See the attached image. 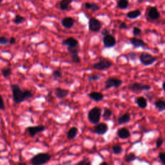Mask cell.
<instances>
[{
    "instance_id": "1",
    "label": "cell",
    "mask_w": 165,
    "mask_h": 165,
    "mask_svg": "<svg viewBox=\"0 0 165 165\" xmlns=\"http://www.w3.org/2000/svg\"><path fill=\"white\" fill-rule=\"evenodd\" d=\"M11 90L13 93V101L16 104H20L25 100L31 99L34 96L32 92L29 90H22L17 84H12Z\"/></svg>"
},
{
    "instance_id": "2",
    "label": "cell",
    "mask_w": 165,
    "mask_h": 165,
    "mask_svg": "<svg viewBox=\"0 0 165 165\" xmlns=\"http://www.w3.org/2000/svg\"><path fill=\"white\" fill-rule=\"evenodd\" d=\"M51 156L48 153H39L34 156L30 163L32 165H43L51 160Z\"/></svg>"
},
{
    "instance_id": "3",
    "label": "cell",
    "mask_w": 165,
    "mask_h": 165,
    "mask_svg": "<svg viewBox=\"0 0 165 165\" xmlns=\"http://www.w3.org/2000/svg\"><path fill=\"white\" fill-rule=\"evenodd\" d=\"M101 117V109L99 107H94L88 113V119L93 125L99 123Z\"/></svg>"
},
{
    "instance_id": "4",
    "label": "cell",
    "mask_w": 165,
    "mask_h": 165,
    "mask_svg": "<svg viewBox=\"0 0 165 165\" xmlns=\"http://www.w3.org/2000/svg\"><path fill=\"white\" fill-rule=\"evenodd\" d=\"M139 59L141 63L145 66H148L156 63L158 60V58L152 56L148 52H142L139 56Z\"/></svg>"
},
{
    "instance_id": "5",
    "label": "cell",
    "mask_w": 165,
    "mask_h": 165,
    "mask_svg": "<svg viewBox=\"0 0 165 165\" xmlns=\"http://www.w3.org/2000/svg\"><path fill=\"white\" fill-rule=\"evenodd\" d=\"M113 66V63L111 62L106 58L99 59L98 62L93 64V69L97 70L99 71H106L111 69Z\"/></svg>"
},
{
    "instance_id": "6",
    "label": "cell",
    "mask_w": 165,
    "mask_h": 165,
    "mask_svg": "<svg viewBox=\"0 0 165 165\" xmlns=\"http://www.w3.org/2000/svg\"><path fill=\"white\" fill-rule=\"evenodd\" d=\"M152 88L150 84H143L141 83H133L128 86V89L134 92H139L143 91H149Z\"/></svg>"
},
{
    "instance_id": "7",
    "label": "cell",
    "mask_w": 165,
    "mask_h": 165,
    "mask_svg": "<svg viewBox=\"0 0 165 165\" xmlns=\"http://www.w3.org/2000/svg\"><path fill=\"white\" fill-rule=\"evenodd\" d=\"M103 27V23L101 21L94 17L90 18L88 21V28L91 32H99Z\"/></svg>"
},
{
    "instance_id": "8",
    "label": "cell",
    "mask_w": 165,
    "mask_h": 165,
    "mask_svg": "<svg viewBox=\"0 0 165 165\" xmlns=\"http://www.w3.org/2000/svg\"><path fill=\"white\" fill-rule=\"evenodd\" d=\"M123 81L120 79L116 78V77H109L108 78L105 82V88L110 89L112 88H118L120 87L122 84H123Z\"/></svg>"
},
{
    "instance_id": "9",
    "label": "cell",
    "mask_w": 165,
    "mask_h": 165,
    "mask_svg": "<svg viewBox=\"0 0 165 165\" xmlns=\"http://www.w3.org/2000/svg\"><path fill=\"white\" fill-rule=\"evenodd\" d=\"M146 15L150 20L155 21L160 18L161 14L157 8L155 6H150L146 9Z\"/></svg>"
},
{
    "instance_id": "10",
    "label": "cell",
    "mask_w": 165,
    "mask_h": 165,
    "mask_svg": "<svg viewBox=\"0 0 165 165\" xmlns=\"http://www.w3.org/2000/svg\"><path fill=\"white\" fill-rule=\"evenodd\" d=\"M102 41L104 47L107 48H112L115 47L116 43H117V41H116L115 37L111 34L104 36Z\"/></svg>"
},
{
    "instance_id": "11",
    "label": "cell",
    "mask_w": 165,
    "mask_h": 165,
    "mask_svg": "<svg viewBox=\"0 0 165 165\" xmlns=\"http://www.w3.org/2000/svg\"><path fill=\"white\" fill-rule=\"evenodd\" d=\"M29 136L32 137H34L37 135L38 133L44 132L46 130V127L44 125H38L34 126H29L27 128Z\"/></svg>"
},
{
    "instance_id": "12",
    "label": "cell",
    "mask_w": 165,
    "mask_h": 165,
    "mask_svg": "<svg viewBox=\"0 0 165 165\" xmlns=\"http://www.w3.org/2000/svg\"><path fill=\"white\" fill-rule=\"evenodd\" d=\"M108 130V125L105 123H99L96 125L93 129V132L97 135L102 136L105 134Z\"/></svg>"
},
{
    "instance_id": "13",
    "label": "cell",
    "mask_w": 165,
    "mask_h": 165,
    "mask_svg": "<svg viewBox=\"0 0 165 165\" xmlns=\"http://www.w3.org/2000/svg\"><path fill=\"white\" fill-rule=\"evenodd\" d=\"M69 94V90L67 89H64L60 87H57L54 88V95L57 98L62 99H64L68 96Z\"/></svg>"
},
{
    "instance_id": "14",
    "label": "cell",
    "mask_w": 165,
    "mask_h": 165,
    "mask_svg": "<svg viewBox=\"0 0 165 165\" xmlns=\"http://www.w3.org/2000/svg\"><path fill=\"white\" fill-rule=\"evenodd\" d=\"M61 23H62V26L64 28L66 29H70L74 26L75 23V20L74 18H72V17L67 16L63 18L62 21H61Z\"/></svg>"
},
{
    "instance_id": "15",
    "label": "cell",
    "mask_w": 165,
    "mask_h": 165,
    "mask_svg": "<svg viewBox=\"0 0 165 165\" xmlns=\"http://www.w3.org/2000/svg\"><path fill=\"white\" fill-rule=\"evenodd\" d=\"M62 45L67 47H79V41L73 37H68L62 41Z\"/></svg>"
},
{
    "instance_id": "16",
    "label": "cell",
    "mask_w": 165,
    "mask_h": 165,
    "mask_svg": "<svg viewBox=\"0 0 165 165\" xmlns=\"http://www.w3.org/2000/svg\"><path fill=\"white\" fill-rule=\"evenodd\" d=\"M130 43L134 48H140V47H145L147 46V44L141 39H139L136 37H133L130 39Z\"/></svg>"
},
{
    "instance_id": "17",
    "label": "cell",
    "mask_w": 165,
    "mask_h": 165,
    "mask_svg": "<svg viewBox=\"0 0 165 165\" xmlns=\"http://www.w3.org/2000/svg\"><path fill=\"white\" fill-rule=\"evenodd\" d=\"M88 96L90 99L95 102H100L105 97V96L99 92H92L88 94Z\"/></svg>"
},
{
    "instance_id": "18",
    "label": "cell",
    "mask_w": 165,
    "mask_h": 165,
    "mask_svg": "<svg viewBox=\"0 0 165 165\" xmlns=\"http://www.w3.org/2000/svg\"><path fill=\"white\" fill-rule=\"evenodd\" d=\"M117 136L121 139H126L130 137L131 133L129 130L127 129L126 128L123 127L118 130Z\"/></svg>"
},
{
    "instance_id": "19",
    "label": "cell",
    "mask_w": 165,
    "mask_h": 165,
    "mask_svg": "<svg viewBox=\"0 0 165 165\" xmlns=\"http://www.w3.org/2000/svg\"><path fill=\"white\" fill-rule=\"evenodd\" d=\"M131 119V115L129 113H125L118 118V122L119 125H123L129 123Z\"/></svg>"
},
{
    "instance_id": "20",
    "label": "cell",
    "mask_w": 165,
    "mask_h": 165,
    "mask_svg": "<svg viewBox=\"0 0 165 165\" xmlns=\"http://www.w3.org/2000/svg\"><path fill=\"white\" fill-rule=\"evenodd\" d=\"M135 103L136 105L141 108L144 109L148 106V102L145 97L143 96L137 97L135 100Z\"/></svg>"
},
{
    "instance_id": "21",
    "label": "cell",
    "mask_w": 165,
    "mask_h": 165,
    "mask_svg": "<svg viewBox=\"0 0 165 165\" xmlns=\"http://www.w3.org/2000/svg\"><path fill=\"white\" fill-rule=\"evenodd\" d=\"M77 133H78V128L76 126H72L70 128L68 132H67L66 134L67 139L69 140L74 139L77 137Z\"/></svg>"
},
{
    "instance_id": "22",
    "label": "cell",
    "mask_w": 165,
    "mask_h": 165,
    "mask_svg": "<svg viewBox=\"0 0 165 165\" xmlns=\"http://www.w3.org/2000/svg\"><path fill=\"white\" fill-rule=\"evenodd\" d=\"M141 16V12L140 10H134L129 11L126 13V17L129 19L134 20Z\"/></svg>"
},
{
    "instance_id": "23",
    "label": "cell",
    "mask_w": 165,
    "mask_h": 165,
    "mask_svg": "<svg viewBox=\"0 0 165 165\" xmlns=\"http://www.w3.org/2000/svg\"><path fill=\"white\" fill-rule=\"evenodd\" d=\"M84 8L88 10H90L92 12H96L98 11L100 9V7L96 3H90V2H86L84 3Z\"/></svg>"
},
{
    "instance_id": "24",
    "label": "cell",
    "mask_w": 165,
    "mask_h": 165,
    "mask_svg": "<svg viewBox=\"0 0 165 165\" xmlns=\"http://www.w3.org/2000/svg\"><path fill=\"white\" fill-rule=\"evenodd\" d=\"M74 2V0H62L59 3V9L63 11L69 10L70 5Z\"/></svg>"
},
{
    "instance_id": "25",
    "label": "cell",
    "mask_w": 165,
    "mask_h": 165,
    "mask_svg": "<svg viewBox=\"0 0 165 165\" xmlns=\"http://www.w3.org/2000/svg\"><path fill=\"white\" fill-rule=\"evenodd\" d=\"M154 106L159 112H163L165 110V102L161 99H159L155 101Z\"/></svg>"
},
{
    "instance_id": "26",
    "label": "cell",
    "mask_w": 165,
    "mask_h": 165,
    "mask_svg": "<svg viewBox=\"0 0 165 165\" xmlns=\"http://www.w3.org/2000/svg\"><path fill=\"white\" fill-rule=\"evenodd\" d=\"M129 5L130 3L128 0H118L117 2V8L121 10L126 9Z\"/></svg>"
},
{
    "instance_id": "27",
    "label": "cell",
    "mask_w": 165,
    "mask_h": 165,
    "mask_svg": "<svg viewBox=\"0 0 165 165\" xmlns=\"http://www.w3.org/2000/svg\"><path fill=\"white\" fill-rule=\"evenodd\" d=\"M112 114H113L112 111H111V109L106 108L104 109L102 117H103V119L105 121H108V120H110V119H111V118L112 117Z\"/></svg>"
},
{
    "instance_id": "28",
    "label": "cell",
    "mask_w": 165,
    "mask_h": 165,
    "mask_svg": "<svg viewBox=\"0 0 165 165\" xmlns=\"http://www.w3.org/2000/svg\"><path fill=\"white\" fill-rule=\"evenodd\" d=\"M12 73H13V70L10 67H5L2 70V74L3 77L6 79H8L12 75Z\"/></svg>"
},
{
    "instance_id": "29",
    "label": "cell",
    "mask_w": 165,
    "mask_h": 165,
    "mask_svg": "<svg viewBox=\"0 0 165 165\" xmlns=\"http://www.w3.org/2000/svg\"><path fill=\"white\" fill-rule=\"evenodd\" d=\"M112 152L115 155H119L122 152H123V147L119 144H116L112 146Z\"/></svg>"
},
{
    "instance_id": "30",
    "label": "cell",
    "mask_w": 165,
    "mask_h": 165,
    "mask_svg": "<svg viewBox=\"0 0 165 165\" xmlns=\"http://www.w3.org/2000/svg\"><path fill=\"white\" fill-rule=\"evenodd\" d=\"M137 159L136 155L133 152L129 153L125 157V161L126 163H131L135 161Z\"/></svg>"
},
{
    "instance_id": "31",
    "label": "cell",
    "mask_w": 165,
    "mask_h": 165,
    "mask_svg": "<svg viewBox=\"0 0 165 165\" xmlns=\"http://www.w3.org/2000/svg\"><path fill=\"white\" fill-rule=\"evenodd\" d=\"M25 21V17L21 15L17 14L13 19V23L16 25H20Z\"/></svg>"
},
{
    "instance_id": "32",
    "label": "cell",
    "mask_w": 165,
    "mask_h": 165,
    "mask_svg": "<svg viewBox=\"0 0 165 165\" xmlns=\"http://www.w3.org/2000/svg\"><path fill=\"white\" fill-rule=\"evenodd\" d=\"M101 75L100 74H90L88 76L87 79H88V81L91 83V82L99 81L101 79Z\"/></svg>"
},
{
    "instance_id": "33",
    "label": "cell",
    "mask_w": 165,
    "mask_h": 165,
    "mask_svg": "<svg viewBox=\"0 0 165 165\" xmlns=\"http://www.w3.org/2000/svg\"><path fill=\"white\" fill-rule=\"evenodd\" d=\"M70 59L72 63L79 64L81 63V58L79 57V54H70Z\"/></svg>"
},
{
    "instance_id": "34",
    "label": "cell",
    "mask_w": 165,
    "mask_h": 165,
    "mask_svg": "<svg viewBox=\"0 0 165 165\" xmlns=\"http://www.w3.org/2000/svg\"><path fill=\"white\" fill-rule=\"evenodd\" d=\"M67 51L70 54H79V47H67Z\"/></svg>"
},
{
    "instance_id": "35",
    "label": "cell",
    "mask_w": 165,
    "mask_h": 165,
    "mask_svg": "<svg viewBox=\"0 0 165 165\" xmlns=\"http://www.w3.org/2000/svg\"><path fill=\"white\" fill-rule=\"evenodd\" d=\"M142 33V30L139 27H133V30H132V34L133 35L134 37L135 36H137L141 34Z\"/></svg>"
},
{
    "instance_id": "36",
    "label": "cell",
    "mask_w": 165,
    "mask_h": 165,
    "mask_svg": "<svg viewBox=\"0 0 165 165\" xmlns=\"http://www.w3.org/2000/svg\"><path fill=\"white\" fill-rule=\"evenodd\" d=\"M128 58L130 60L132 61H135L139 56H138V53L135 52H130L128 54Z\"/></svg>"
},
{
    "instance_id": "37",
    "label": "cell",
    "mask_w": 165,
    "mask_h": 165,
    "mask_svg": "<svg viewBox=\"0 0 165 165\" xmlns=\"http://www.w3.org/2000/svg\"><path fill=\"white\" fill-rule=\"evenodd\" d=\"M9 43V39L5 36H0V45H6Z\"/></svg>"
},
{
    "instance_id": "38",
    "label": "cell",
    "mask_w": 165,
    "mask_h": 165,
    "mask_svg": "<svg viewBox=\"0 0 165 165\" xmlns=\"http://www.w3.org/2000/svg\"><path fill=\"white\" fill-rule=\"evenodd\" d=\"M52 76L54 77L55 79H58V78H62V73L61 71L56 70H54L52 72Z\"/></svg>"
},
{
    "instance_id": "39",
    "label": "cell",
    "mask_w": 165,
    "mask_h": 165,
    "mask_svg": "<svg viewBox=\"0 0 165 165\" xmlns=\"http://www.w3.org/2000/svg\"><path fill=\"white\" fill-rule=\"evenodd\" d=\"M76 165H92V163L88 159H84L78 162Z\"/></svg>"
},
{
    "instance_id": "40",
    "label": "cell",
    "mask_w": 165,
    "mask_h": 165,
    "mask_svg": "<svg viewBox=\"0 0 165 165\" xmlns=\"http://www.w3.org/2000/svg\"><path fill=\"white\" fill-rule=\"evenodd\" d=\"M164 143V140L162 137H159L157 140H156V148H160L161 146L163 145Z\"/></svg>"
},
{
    "instance_id": "41",
    "label": "cell",
    "mask_w": 165,
    "mask_h": 165,
    "mask_svg": "<svg viewBox=\"0 0 165 165\" xmlns=\"http://www.w3.org/2000/svg\"><path fill=\"white\" fill-rule=\"evenodd\" d=\"M5 103L4 100L2 96L0 94V110L1 111H5Z\"/></svg>"
},
{
    "instance_id": "42",
    "label": "cell",
    "mask_w": 165,
    "mask_h": 165,
    "mask_svg": "<svg viewBox=\"0 0 165 165\" xmlns=\"http://www.w3.org/2000/svg\"><path fill=\"white\" fill-rule=\"evenodd\" d=\"M129 28V27L127 25V24L125 22H122L119 24V30H128Z\"/></svg>"
},
{
    "instance_id": "43",
    "label": "cell",
    "mask_w": 165,
    "mask_h": 165,
    "mask_svg": "<svg viewBox=\"0 0 165 165\" xmlns=\"http://www.w3.org/2000/svg\"><path fill=\"white\" fill-rule=\"evenodd\" d=\"M164 156H165V154H164V152H161V153H159V159L160 161L161 162V163L163 164H165Z\"/></svg>"
},
{
    "instance_id": "44",
    "label": "cell",
    "mask_w": 165,
    "mask_h": 165,
    "mask_svg": "<svg viewBox=\"0 0 165 165\" xmlns=\"http://www.w3.org/2000/svg\"><path fill=\"white\" fill-rule=\"evenodd\" d=\"M111 34V31H110V30H108L107 28H105L102 30L101 31V35L103 36H105L107 35Z\"/></svg>"
},
{
    "instance_id": "45",
    "label": "cell",
    "mask_w": 165,
    "mask_h": 165,
    "mask_svg": "<svg viewBox=\"0 0 165 165\" xmlns=\"http://www.w3.org/2000/svg\"><path fill=\"white\" fill-rule=\"evenodd\" d=\"M16 39L14 37H11L10 39H9V43L10 45H14L16 43Z\"/></svg>"
},
{
    "instance_id": "46",
    "label": "cell",
    "mask_w": 165,
    "mask_h": 165,
    "mask_svg": "<svg viewBox=\"0 0 165 165\" xmlns=\"http://www.w3.org/2000/svg\"><path fill=\"white\" fill-rule=\"evenodd\" d=\"M99 165H108V164L107 163V162H105V161H104V162H103V163H101Z\"/></svg>"
},
{
    "instance_id": "47",
    "label": "cell",
    "mask_w": 165,
    "mask_h": 165,
    "mask_svg": "<svg viewBox=\"0 0 165 165\" xmlns=\"http://www.w3.org/2000/svg\"><path fill=\"white\" fill-rule=\"evenodd\" d=\"M18 165H27V164L25 163H20L18 164Z\"/></svg>"
},
{
    "instance_id": "48",
    "label": "cell",
    "mask_w": 165,
    "mask_h": 165,
    "mask_svg": "<svg viewBox=\"0 0 165 165\" xmlns=\"http://www.w3.org/2000/svg\"><path fill=\"white\" fill-rule=\"evenodd\" d=\"M162 85H163V89L164 90V81H163Z\"/></svg>"
},
{
    "instance_id": "49",
    "label": "cell",
    "mask_w": 165,
    "mask_h": 165,
    "mask_svg": "<svg viewBox=\"0 0 165 165\" xmlns=\"http://www.w3.org/2000/svg\"><path fill=\"white\" fill-rule=\"evenodd\" d=\"M3 1V0H0V3H2Z\"/></svg>"
}]
</instances>
